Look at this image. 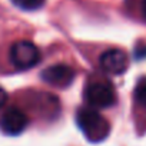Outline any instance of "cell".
Returning <instances> with one entry per match:
<instances>
[{"instance_id":"1","label":"cell","mask_w":146,"mask_h":146,"mask_svg":"<svg viewBox=\"0 0 146 146\" xmlns=\"http://www.w3.org/2000/svg\"><path fill=\"white\" fill-rule=\"evenodd\" d=\"M76 125L83 136L93 143L105 140L110 133V125L98 110L92 108H83L76 113Z\"/></svg>"},{"instance_id":"2","label":"cell","mask_w":146,"mask_h":146,"mask_svg":"<svg viewBox=\"0 0 146 146\" xmlns=\"http://www.w3.org/2000/svg\"><path fill=\"white\" fill-rule=\"evenodd\" d=\"M10 60L17 69H30L40 62V50L29 40H19L10 47Z\"/></svg>"},{"instance_id":"3","label":"cell","mask_w":146,"mask_h":146,"mask_svg":"<svg viewBox=\"0 0 146 146\" xmlns=\"http://www.w3.org/2000/svg\"><path fill=\"white\" fill-rule=\"evenodd\" d=\"M85 99L92 109L95 108H109L115 103V90L109 82L95 80L86 86Z\"/></svg>"},{"instance_id":"4","label":"cell","mask_w":146,"mask_h":146,"mask_svg":"<svg viewBox=\"0 0 146 146\" xmlns=\"http://www.w3.org/2000/svg\"><path fill=\"white\" fill-rule=\"evenodd\" d=\"M27 123H29L27 115L16 106L6 109L2 117H0V129L10 136L20 135L27 127Z\"/></svg>"},{"instance_id":"5","label":"cell","mask_w":146,"mask_h":146,"mask_svg":"<svg viewBox=\"0 0 146 146\" xmlns=\"http://www.w3.org/2000/svg\"><path fill=\"white\" fill-rule=\"evenodd\" d=\"M42 79L53 88L63 89L72 85L73 79H75V70L63 63L52 64L46 70L42 72Z\"/></svg>"},{"instance_id":"6","label":"cell","mask_w":146,"mask_h":146,"mask_svg":"<svg viewBox=\"0 0 146 146\" xmlns=\"http://www.w3.org/2000/svg\"><path fill=\"white\" fill-rule=\"evenodd\" d=\"M100 67L110 73V75H122L126 72L127 66H129V59L127 54L122 50V49H108L106 52H103L100 54L99 59Z\"/></svg>"},{"instance_id":"7","label":"cell","mask_w":146,"mask_h":146,"mask_svg":"<svg viewBox=\"0 0 146 146\" xmlns=\"http://www.w3.org/2000/svg\"><path fill=\"white\" fill-rule=\"evenodd\" d=\"M12 3L22 10H37L44 5V0H12Z\"/></svg>"},{"instance_id":"8","label":"cell","mask_w":146,"mask_h":146,"mask_svg":"<svg viewBox=\"0 0 146 146\" xmlns=\"http://www.w3.org/2000/svg\"><path fill=\"white\" fill-rule=\"evenodd\" d=\"M135 98L136 100L146 108V78H143L137 85H136V89H135Z\"/></svg>"},{"instance_id":"9","label":"cell","mask_w":146,"mask_h":146,"mask_svg":"<svg viewBox=\"0 0 146 146\" xmlns=\"http://www.w3.org/2000/svg\"><path fill=\"white\" fill-rule=\"evenodd\" d=\"M6 100H7V93L2 86H0V106H3L6 103Z\"/></svg>"},{"instance_id":"10","label":"cell","mask_w":146,"mask_h":146,"mask_svg":"<svg viewBox=\"0 0 146 146\" xmlns=\"http://www.w3.org/2000/svg\"><path fill=\"white\" fill-rule=\"evenodd\" d=\"M142 15L146 19V0H142Z\"/></svg>"}]
</instances>
